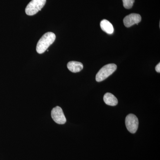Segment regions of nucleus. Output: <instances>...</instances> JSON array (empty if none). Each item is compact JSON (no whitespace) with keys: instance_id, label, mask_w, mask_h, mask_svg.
Returning <instances> with one entry per match:
<instances>
[{"instance_id":"obj_2","label":"nucleus","mask_w":160,"mask_h":160,"mask_svg":"<svg viewBox=\"0 0 160 160\" xmlns=\"http://www.w3.org/2000/svg\"><path fill=\"white\" fill-rule=\"evenodd\" d=\"M117 68V66L115 64H109L103 66L96 76L97 82H101L106 79L109 76L112 74Z\"/></svg>"},{"instance_id":"obj_7","label":"nucleus","mask_w":160,"mask_h":160,"mask_svg":"<svg viewBox=\"0 0 160 160\" xmlns=\"http://www.w3.org/2000/svg\"><path fill=\"white\" fill-rule=\"evenodd\" d=\"M67 68L72 72H78L83 69V65L80 62L71 61L67 64Z\"/></svg>"},{"instance_id":"obj_3","label":"nucleus","mask_w":160,"mask_h":160,"mask_svg":"<svg viewBox=\"0 0 160 160\" xmlns=\"http://www.w3.org/2000/svg\"><path fill=\"white\" fill-rule=\"evenodd\" d=\"M46 3V0H32L26 6V12L27 15L32 16L40 11Z\"/></svg>"},{"instance_id":"obj_5","label":"nucleus","mask_w":160,"mask_h":160,"mask_svg":"<svg viewBox=\"0 0 160 160\" xmlns=\"http://www.w3.org/2000/svg\"><path fill=\"white\" fill-rule=\"evenodd\" d=\"M51 117L52 119L57 124H65L66 122V119L62 109L59 106H56L53 108L51 111Z\"/></svg>"},{"instance_id":"obj_1","label":"nucleus","mask_w":160,"mask_h":160,"mask_svg":"<svg viewBox=\"0 0 160 160\" xmlns=\"http://www.w3.org/2000/svg\"><path fill=\"white\" fill-rule=\"evenodd\" d=\"M56 35L52 32H46L40 39L36 46V51L39 54L44 53L55 40Z\"/></svg>"},{"instance_id":"obj_6","label":"nucleus","mask_w":160,"mask_h":160,"mask_svg":"<svg viewBox=\"0 0 160 160\" xmlns=\"http://www.w3.org/2000/svg\"><path fill=\"white\" fill-rule=\"evenodd\" d=\"M142 18L141 15L137 13H131L124 18L123 22L127 28L131 27L134 24H138L141 22Z\"/></svg>"},{"instance_id":"obj_4","label":"nucleus","mask_w":160,"mask_h":160,"mask_svg":"<svg viewBox=\"0 0 160 160\" xmlns=\"http://www.w3.org/2000/svg\"><path fill=\"white\" fill-rule=\"evenodd\" d=\"M126 126L128 131L134 133L137 131L138 127V120L135 115L129 114L126 118Z\"/></svg>"},{"instance_id":"obj_10","label":"nucleus","mask_w":160,"mask_h":160,"mask_svg":"<svg viewBox=\"0 0 160 160\" xmlns=\"http://www.w3.org/2000/svg\"><path fill=\"white\" fill-rule=\"evenodd\" d=\"M123 6L126 9H131L133 6L134 0H122Z\"/></svg>"},{"instance_id":"obj_11","label":"nucleus","mask_w":160,"mask_h":160,"mask_svg":"<svg viewBox=\"0 0 160 160\" xmlns=\"http://www.w3.org/2000/svg\"><path fill=\"white\" fill-rule=\"evenodd\" d=\"M156 71L158 72H160V63H158L157 66H156L155 68Z\"/></svg>"},{"instance_id":"obj_8","label":"nucleus","mask_w":160,"mask_h":160,"mask_svg":"<svg viewBox=\"0 0 160 160\" xmlns=\"http://www.w3.org/2000/svg\"><path fill=\"white\" fill-rule=\"evenodd\" d=\"M100 26L102 30L108 34H112L114 31V29L112 24L108 20H102L100 23Z\"/></svg>"},{"instance_id":"obj_9","label":"nucleus","mask_w":160,"mask_h":160,"mask_svg":"<svg viewBox=\"0 0 160 160\" xmlns=\"http://www.w3.org/2000/svg\"><path fill=\"white\" fill-rule=\"evenodd\" d=\"M104 102L107 105L110 106H116L118 104L117 98L113 94L107 92L103 98Z\"/></svg>"}]
</instances>
